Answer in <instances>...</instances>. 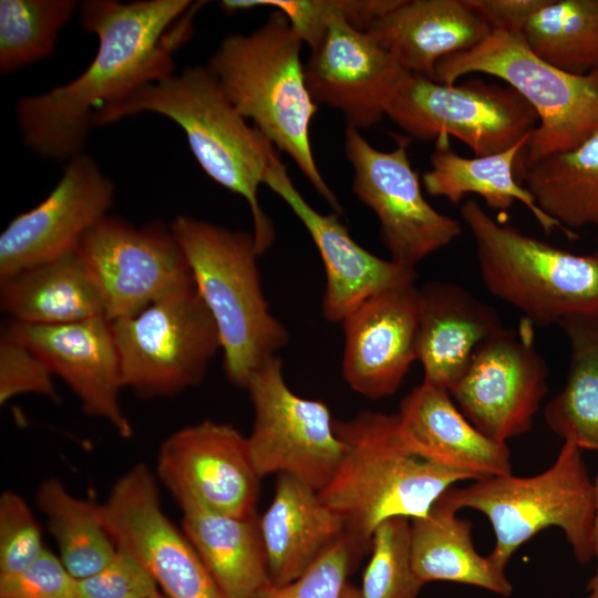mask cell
I'll return each mask as SVG.
<instances>
[{
	"label": "cell",
	"instance_id": "cell-25",
	"mask_svg": "<svg viewBox=\"0 0 598 598\" xmlns=\"http://www.w3.org/2000/svg\"><path fill=\"white\" fill-rule=\"evenodd\" d=\"M260 528L275 585L300 577L344 535L341 518L322 503L318 492L288 474L278 475Z\"/></svg>",
	"mask_w": 598,
	"mask_h": 598
},
{
	"label": "cell",
	"instance_id": "cell-1",
	"mask_svg": "<svg viewBox=\"0 0 598 598\" xmlns=\"http://www.w3.org/2000/svg\"><path fill=\"white\" fill-rule=\"evenodd\" d=\"M203 4L188 0H87L81 23L96 35L90 65L73 81L17 103L25 145L38 156L65 161L83 153L94 115L145 84L174 73V51L193 31Z\"/></svg>",
	"mask_w": 598,
	"mask_h": 598
},
{
	"label": "cell",
	"instance_id": "cell-16",
	"mask_svg": "<svg viewBox=\"0 0 598 598\" xmlns=\"http://www.w3.org/2000/svg\"><path fill=\"white\" fill-rule=\"evenodd\" d=\"M156 472L179 507L237 517L257 513L261 477L247 436L229 424L207 420L172 433L159 446Z\"/></svg>",
	"mask_w": 598,
	"mask_h": 598
},
{
	"label": "cell",
	"instance_id": "cell-12",
	"mask_svg": "<svg viewBox=\"0 0 598 598\" xmlns=\"http://www.w3.org/2000/svg\"><path fill=\"white\" fill-rule=\"evenodd\" d=\"M396 147H373L354 127L346 130V155L353 168L352 190L377 216L380 239L390 259L415 266L450 245L461 234L458 220L437 212L424 198L419 175L408 153L409 136H396Z\"/></svg>",
	"mask_w": 598,
	"mask_h": 598
},
{
	"label": "cell",
	"instance_id": "cell-20",
	"mask_svg": "<svg viewBox=\"0 0 598 598\" xmlns=\"http://www.w3.org/2000/svg\"><path fill=\"white\" fill-rule=\"evenodd\" d=\"M262 184L291 208L319 251L326 271L322 313L328 321L341 322L371 296L415 282V268L368 251L353 240L336 214L324 215L316 210L295 187L277 152L271 157Z\"/></svg>",
	"mask_w": 598,
	"mask_h": 598
},
{
	"label": "cell",
	"instance_id": "cell-39",
	"mask_svg": "<svg viewBox=\"0 0 598 598\" xmlns=\"http://www.w3.org/2000/svg\"><path fill=\"white\" fill-rule=\"evenodd\" d=\"M53 375L45 361L7 326L0 339V403L22 393L56 401Z\"/></svg>",
	"mask_w": 598,
	"mask_h": 598
},
{
	"label": "cell",
	"instance_id": "cell-31",
	"mask_svg": "<svg viewBox=\"0 0 598 598\" xmlns=\"http://www.w3.org/2000/svg\"><path fill=\"white\" fill-rule=\"evenodd\" d=\"M568 338L570 362L565 384L544 409L549 429L580 450L598 451V312L558 323Z\"/></svg>",
	"mask_w": 598,
	"mask_h": 598
},
{
	"label": "cell",
	"instance_id": "cell-32",
	"mask_svg": "<svg viewBox=\"0 0 598 598\" xmlns=\"http://www.w3.org/2000/svg\"><path fill=\"white\" fill-rule=\"evenodd\" d=\"M35 503L56 543L59 558L75 579L97 573L114 557L117 545L97 504L75 497L55 477L39 485Z\"/></svg>",
	"mask_w": 598,
	"mask_h": 598
},
{
	"label": "cell",
	"instance_id": "cell-7",
	"mask_svg": "<svg viewBox=\"0 0 598 598\" xmlns=\"http://www.w3.org/2000/svg\"><path fill=\"white\" fill-rule=\"evenodd\" d=\"M483 283L533 324L598 312V250L574 254L502 224L474 199L461 207Z\"/></svg>",
	"mask_w": 598,
	"mask_h": 598
},
{
	"label": "cell",
	"instance_id": "cell-28",
	"mask_svg": "<svg viewBox=\"0 0 598 598\" xmlns=\"http://www.w3.org/2000/svg\"><path fill=\"white\" fill-rule=\"evenodd\" d=\"M179 508L183 533L228 598H252L270 582L257 513L237 517L196 505Z\"/></svg>",
	"mask_w": 598,
	"mask_h": 598
},
{
	"label": "cell",
	"instance_id": "cell-17",
	"mask_svg": "<svg viewBox=\"0 0 598 598\" xmlns=\"http://www.w3.org/2000/svg\"><path fill=\"white\" fill-rule=\"evenodd\" d=\"M114 184L84 153L70 158L52 192L0 235V278L75 249L106 216Z\"/></svg>",
	"mask_w": 598,
	"mask_h": 598
},
{
	"label": "cell",
	"instance_id": "cell-44",
	"mask_svg": "<svg viewBox=\"0 0 598 598\" xmlns=\"http://www.w3.org/2000/svg\"><path fill=\"white\" fill-rule=\"evenodd\" d=\"M587 590L589 592L587 598H598V567L587 585Z\"/></svg>",
	"mask_w": 598,
	"mask_h": 598
},
{
	"label": "cell",
	"instance_id": "cell-3",
	"mask_svg": "<svg viewBox=\"0 0 598 598\" xmlns=\"http://www.w3.org/2000/svg\"><path fill=\"white\" fill-rule=\"evenodd\" d=\"M334 430L346 451L318 494L362 554L383 520L423 517L450 487L473 481L414 453L400 434L396 413L362 411L351 420L334 421Z\"/></svg>",
	"mask_w": 598,
	"mask_h": 598
},
{
	"label": "cell",
	"instance_id": "cell-45",
	"mask_svg": "<svg viewBox=\"0 0 598 598\" xmlns=\"http://www.w3.org/2000/svg\"><path fill=\"white\" fill-rule=\"evenodd\" d=\"M340 598H361L359 588L351 585L349 581L346 584Z\"/></svg>",
	"mask_w": 598,
	"mask_h": 598
},
{
	"label": "cell",
	"instance_id": "cell-5",
	"mask_svg": "<svg viewBox=\"0 0 598 598\" xmlns=\"http://www.w3.org/2000/svg\"><path fill=\"white\" fill-rule=\"evenodd\" d=\"M169 228L216 323L225 374L246 389L251 374L289 342L264 296L254 236L185 215Z\"/></svg>",
	"mask_w": 598,
	"mask_h": 598
},
{
	"label": "cell",
	"instance_id": "cell-34",
	"mask_svg": "<svg viewBox=\"0 0 598 598\" xmlns=\"http://www.w3.org/2000/svg\"><path fill=\"white\" fill-rule=\"evenodd\" d=\"M76 7L74 0H1V74L51 55Z\"/></svg>",
	"mask_w": 598,
	"mask_h": 598
},
{
	"label": "cell",
	"instance_id": "cell-14",
	"mask_svg": "<svg viewBox=\"0 0 598 598\" xmlns=\"http://www.w3.org/2000/svg\"><path fill=\"white\" fill-rule=\"evenodd\" d=\"M547 378L534 324L522 318L518 328L504 327L478 348L450 394L478 431L506 443L532 429L548 392Z\"/></svg>",
	"mask_w": 598,
	"mask_h": 598
},
{
	"label": "cell",
	"instance_id": "cell-23",
	"mask_svg": "<svg viewBox=\"0 0 598 598\" xmlns=\"http://www.w3.org/2000/svg\"><path fill=\"white\" fill-rule=\"evenodd\" d=\"M420 296L416 361L424 383L450 392L478 348L504 326L493 306L454 282L429 281Z\"/></svg>",
	"mask_w": 598,
	"mask_h": 598
},
{
	"label": "cell",
	"instance_id": "cell-22",
	"mask_svg": "<svg viewBox=\"0 0 598 598\" xmlns=\"http://www.w3.org/2000/svg\"><path fill=\"white\" fill-rule=\"evenodd\" d=\"M400 434L417 455L473 481L512 473L511 452L478 431L447 390L422 382L396 413Z\"/></svg>",
	"mask_w": 598,
	"mask_h": 598
},
{
	"label": "cell",
	"instance_id": "cell-4",
	"mask_svg": "<svg viewBox=\"0 0 598 598\" xmlns=\"http://www.w3.org/2000/svg\"><path fill=\"white\" fill-rule=\"evenodd\" d=\"M303 42L276 10L248 34L226 37L208 61L224 93L296 166L334 212L342 208L313 157L310 123L318 111L301 61Z\"/></svg>",
	"mask_w": 598,
	"mask_h": 598
},
{
	"label": "cell",
	"instance_id": "cell-10",
	"mask_svg": "<svg viewBox=\"0 0 598 598\" xmlns=\"http://www.w3.org/2000/svg\"><path fill=\"white\" fill-rule=\"evenodd\" d=\"M411 140L455 137L475 156L503 152L532 135L534 109L511 86L471 79L461 84L405 73L386 111Z\"/></svg>",
	"mask_w": 598,
	"mask_h": 598
},
{
	"label": "cell",
	"instance_id": "cell-38",
	"mask_svg": "<svg viewBox=\"0 0 598 598\" xmlns=\"http://www.w3.org/2000/svg\"><path fill=\"white\" fill-rule=\"evenodd\" d=\"M45 549L40 526L25 499L14 491L0 496V576L16 574Z\"/></svg>",
	"mask_w": 598,
	"mask_h": 598
},
{
	"label": "cell",
	"instance_id": "cell-43",
	"mask_svg": "<svg viewBox=\"0 0 598 598\" xmlns=\"http://www.w3.org/2000/svg\"><path fill=\"white\" fill-rule=\"evenodd\" d=\"M595 486V519H594V534H592V544H594V554L598 558V476L594 483Z\"/></svg>",
	"mask_w": 598,
	"mask_h": 598
},
{
	"label": "cell",
	"instance_id": "cell-6",
	"mask_svg": "<svg viewBox=\"0 0 598 598\" xmlns=\"http://www.w3.org/2000/svg\"><path fill=\"white\" fill-rule=\"evenodd\" d=\"M442 497L457 512L470 508L487 517L495 535L488 556L503 569L523 544L549 527L564 533L580 563L595 557V486L580 448L570 441L542 473L476 480L450 487Z\"/></svg>",
	"mask_w": 598,
	"mask_h": 598
},
{
	"label": "cell",
	"instance_id": "cell-42",
	"mask_svg": "<svg viewBox=\"0 0 598 598\" xmlns=\"http://www.w3.org/2000/svg\"><path fill=\"white\" fill-rule=\"evenodd\" d=\"M492 31L523 32L548 0H465Z\"/></svg>",
	"mask_w": 598,
	"mask_h": 598
},
{
	"label": "cell",
	"instance_id": "cell-18",
	"mask_svg": "<svg viewBox=\"0 0 598 598\" xmlns=\"http://www.w3.org/2000/svg\"><path fill=\"white\" fill-rule=\"evenodd\" d=\"M305 73L317 104L336 109L348 126L364 130L386 115L406 72L369 31L337 19L311 52Z\"/></svg>",
	"mask_w": 598,
	"mask_h": 598
},
{
	"label": "cell",
	"instance_id": "cell-30",
	"mask_svg": "<svg viewBox=\"0 0 598 598\" xmlns=\"http://www.w3.org/2000/svg\"><path fill=\"white\" fill-rule=\"evenodd\" d=\"M537 206L568 230L598 226V128L578 146L522 168Z\"/></svg>",
	"mask_w": 598,
	"mask_h": 598
},
{
	"label": "cell",
	"instance_id": "cell-33",
	"mask_svg": "<svg viewBox=\"0 0 598 598\" xmlns=\"http://www.w3.org/2000/svg\"><path fill=\"white\" fill-rule=\"evenodd\" d=\"M523 34L535 54L563 71L598 69V0H548Z\"/></svg>",
	"mask_w": 598,
	"mask_h": 598
},
{
	"label": "cell",
	"instance_id": "cell-46",
	"mask_svg": "<svg viewBox=\"0 0 598 598\" xmlns=\"http://www.w3.org/2000/svg\"><path fill=\"white\" fill-rule=\"evenodd\" d=\"M147 598H168L165 594H162L159 590L155 594H153L152 596L147 597Z\"/></svg>",
	"mask_w": 598,
	"mask_h": 598
},
{
	"label": "cell",
	"instance_id": "cell-36",
	"mask_svg": "<svg viewBox=\"0 0 598 598\" xmlns=\"http://www.w3.org/2000/svg\"><path fill=\"white\" fill-rule=\"evenodd\" d=\"M371 558L363 573L361 598H417L424 586L411 559V519L383 520L371 538Z\"/></svg>",
	"mask_w": 598,
	"mask_h": 598
},
{
	"label": "cell",
	"instance_id": "cell-8",
	"mask_svg": "<svg viewBox=\"0 0 598 598\" xmlns=\"http://www.w3.org/2000/svg\"><path fill=\"white\" fill-rule=\"evenodd\" d=\"M435 72L436 82L445 84L471 73L496 76L534 109L538 124L519 174L547 155L578 146L598 128V69L586 74L563 71L535 54L523 32L492 31L473 49L439 61Z\"/></svg>",
	"mask_w": 598,
	"mask_h": 598
},
{
	"label": "cell",
	"instance_id": "cell-35",
	"mask_svg": "<svg viewBox=\"0 0 598 598\" xmlns=\"http://www.w3.org/2000/svg\"><path fill=\"white\" fill-rule=\"evenodd\" d=\"M400 0H224L225 13L256 7H272L282 12L293 31L315 51L322 42L332 21L342 19L360 30H368L379 17L393 9Z\"/></svg>",
	"mask_w": 598,
	"mask_h": 598
},
{
	"label": "cell",
	"instance_id": "cell-11",
	"mask_svg": "<svg viewBox=\"0 0 598 598\" xmlns=\"http://www.w3.org/2000/svg\"><path fill=\"white\" fill-rule=\"evenodd\" d=\"M246 389L254 409L247 440L259 476L288 474L317 492L326 487L346 451L328 405L293 393L278 357L259 367Z\"/></svg>",
	"mask_w": 598,
	"mask_h": 598
},
{
	"label": "cell",
	"instance_id": "cell-40",
	"mask_svg": "<svg viewBox=\"0 0 598 598\" xmlns=\"http://www.w3.org/2000/svg\"><path fill=\"white\" fill-rule=\"evenodd\" d=\"M157 591L158 586L147 569L118 546L102 569L76 579V598H147Z\"/></svg>",
	"mask_w": 598,
	"mask_h": 598
},
{
	"label": "cell",
	"instance_id": "cell-24",
	"mask_svg": "<svg viewBox=\"0 0 598 598\" xmlns=\"http://www.w3.org/2000/svg\"><path fill=\"white\" fill-rule=\"evenodd\" d=\"M367 31L403 71L435 82L439 61L473 49L492 33L465 0H400Z\"/></svg>",
	"mask_w": 598,
	"mask_h": 598
},
{
	"label": "cell",
	"instance_id": "cell-21",
	"mask_svg": "<svg viewBox=\"0 0 598 598\" xmlns=\"http://www.w3.org/2000/svg\"><path fill=\"white\" fill-rule=\"evenodd\" d=\"M8 328L68 384L84 414L106 421L123 439L133 435L120 403V360L106 317L51 326L12 321Z\"/></svg>",
	"mask_w": 598,
	"mask_h": 598
},
{
	"label": "cell",
	"instance_id": "cell-13",
	"mask_svg": "<svg viewBox=\"0 0 598 598\" xmlns=\"http://www.w3.org/2000/svg\"><path fill=\"white\" fill-rule=\"evenodd\" d=\"M104 300L106 318L131 317L173 293L195 287L169 227H135L105 216L78 246Z\"/></svg>",
	"mask_w": 598,
	"mask_h": 598
},
{
	"label": "cell",
	"instance_id": "cell-15",
	"mask_svg": "<svg viewBox=\"0 0 598 598\" xmlns=\"http://www.w3.org/2000/svg\"><path fill=\"white\" fill-rule=\"evenodd\" d=\"M99 509L115 544L141 561L168 598H228L164 513L156 477L145 464L124 473Z\"/></svg>",
	"mask_w": 598,
	"mask_h": 598
},
{
	"label": "cell",
	"instance_id": "cell-9",
	"mask_svg": "<svg viewBox=\"0 0 598 598\" xmlns=\"http://www.w3.org/2000/svg\"><path fill=\"white\" fill-rule=\"evenodd\" d=\"M111 321L123 388L144 399L197 385L221 349L216 323L196 288Z\"/></svg>",
	"mask_w": 598,
	"mask_h": 598
},
{
	"label": "cell",
	"instance_id": "cell-26",
	"mask_svg": "<svg viewBox=\"0 0 598 598\" xmlns=\"http://www.w3.org/2000/svg\"><path fill=\"white\" fill-rule=\"evenodd\" d=\"M0 307L14 322L62 324L106 317L79 248L0 278Z\"/></svg>",
	"mask_w": 598,
	"mask_h": 598
},
{
	"label": "cell",
	"instance_id": "cell-27",
	"mask_svg": "<svg viewBox=\"0 0 598 598\" xmlns=\"http://www.w3.org/2000/svg\"><path fill=\"white\" fill-rule=\"evenodd\" d=\"M529 138L530 135L492 155L463 157L451 147L450 137H439L431 155V168L423 175L424 188L427 194L444 197L453 204L460 203L466 194H476L491 209L498 212H505L518 202L546 234L558 229L566 237L576 238L575 231L545 214L519 182V167Z\"/></svg>",
	"mask_w": 598,
	"mask_h": 598
},
{
	"label": "cell",
	"instance_id": "cell-41",
	"mask_svg": "<svg viewBox=\"0 0 598 598\" xmlns=\"http://www.w3.org/2000/svg\"><path fill=\"white\" fill-rule=\"evenodd\" d=\"M0 598H76V579L45 548L22 570L0 576Z\"/></svg>",
	"mask_w": 598,
	"mask_h": 598
},
{
	"label": "cell",
	"instance_id": "cell-19",
	"mask_svg": "<svg viewBox=\"0 0 598 598\" xmlns=\"http://www.w3.org/2000/svg\"><path fill=\"white\" fill-rule=\"evenodd\" d=\"M420 288L414 282L382 290L342 321V375L357 393L371 399L398 391L416 361Z\"/></svg>",
	"mask_w": 598,
	"mask_h": 598
},
{
	"label": "cell",
	"instance_id": "cell-29",
	"mask_svg": "<svg viewBox=\"0 0 598 598\" xmlns=\"http://www.w3.org/2000/svg\"><path fill=\"white\" fill-rule=\"evenodd\" d=\"M411 559L413 571L423 585L444 580L504 597L513 592L505 569L475 549L472 523L458 517L442 495L425 516L411 519Z\"/></svg>",
	"mask_w": 598,
	"mask_h": 598
},
{
	"label": "cell",
	"instance_id": "cell-37",
	"mask_svg": "<svg viewBox=\"0 0 598 598\" xmlns=\"http://www.w3.org/2000/svg\"><path fill=\"white\" fill-rule=\"evenodd\" d=\"M361 555L343 535L300 577L285 585L269 582L252 598H340Z\"/></svg>",
	"mask_w": 598,
	"mask_h": 598
},
{
	"label": "cell",
	"instance_id": "cell-2",
	"mask_svg": "<svg viewBox=\"0 0 598 598\" xmlns=\"http://www.w3.org/2000/svg\"><path fill=\"white\" fill-rule=\"evenodd\" d=\"M141 112L177 123L203 171L217 184L244 197L249 206L257 251L272 244L275 229L258 202V188L277 152L272 143L236 110L208 65L143 85L118 103L99 111L94 125L111 124Z\"/></svg>",
	"mask_w": 598,
	"mask_h": 598
}]
</instances>
